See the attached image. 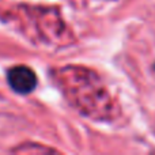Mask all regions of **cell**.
<instances>
[{
    "mask_svg": "<svg viewBox=\"0 0 155 155\" xmlns=\"http://www.w3.org/2000/svg\"><path fill=\"white\" fill-rule=\"evenodd\" d=\"M7 82L15 93L29 94L37 86V76L31 68L26 65H16L8 70Z\"/></svg>",
    "mask_w": 155,
    "mask_h": 155,
    "instance_id": "1",
    "label": "cell"
}]
</instances>
